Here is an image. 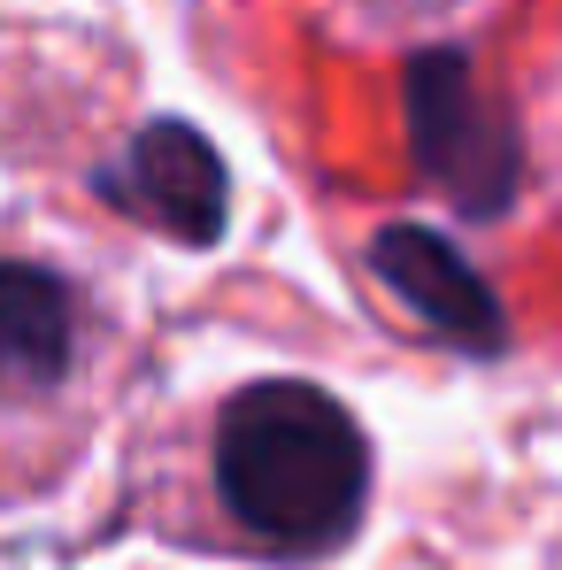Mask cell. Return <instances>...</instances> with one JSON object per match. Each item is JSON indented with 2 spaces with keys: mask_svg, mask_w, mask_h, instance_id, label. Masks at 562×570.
Instances as JSON below:
<instances>
[{
  "mask_svg": "<svg viewBox=\"0 0 562 570\" xmlns=\"http://www.w3.org/2000/svg\"><path fill=\"white\" fill-rule=\"evenodd\" d=\"M216 501L231 524L293 563L339 556L371 509V440L308 379H255L216 409Z\"/></svg>",
  "mask_w": 562,
  "mask_h": 570,
  "instance_id": "1",
  "label": "cell"
},
{
  "mask_svg": "<svg viewBox=\"0 0 562 570\" xmlns=\"http://www.w3.org/2000/svg\"><path fill=\"white\" fill-rule=\"evenodd\" d=\"M401 124H408L416 170L447 193L463 216H501L516 200L524 147H516V124L501 116V100L477 86L470 55L424 47L401 70Z\"/></svg>",
  "mask_w": 562,
  "mask_h": 570,
  "instance_id": "2",
  "label": "cell"
},
{
  "mask_svg": "<svg viewBox=\"0 0 562 570\" xmlns=\"http://www.w3.org/2000/svg\"><path fill=\"white\" fill-rule=\"evenodd\" d=\"M93 193L116 216L147 224V232H162L178 247H216L224 224H231V170L208 147V131L186 124V116L139 124L131 147L93 170Z\"/></svg>",
  "mask_w": 562,
  "mask_h": 570,
  "instance_id": "3",
  "label": "cell"
},
{
  "mask_svg": "<svg viewBox=\"0 0 562 570\" xmlns=\"http://www.w3.org/2000/svg\"><path fill=\"white\" fill-rule=\"evenodd\" d=\"M371 278L447 347L463 355H501L509 347V316L493 301V285L470 271V255H455L432 224H385L371 239Z\"/></svg>",
  "mask_w": 562,
  "mask_h": 570,
  "instance_id": "4",
  "label": "cell"
},
{
  "mask_svg": "<svg viewBox=\"0 0 562 570\" xmlns=\"http://www.w3.org/2000/svg\"><path fill=\"white\" fill-rule=\"evenodd\" d=\"M0 363L23 393L62 385L78 363V293L31 255H16L0 278Z\"/></svg>",
  "mask_w": 562,
  "mask_h": 570,
  "instance_id": "5",
  "label": "cell"
},
{
  "mask_svg": "<svg viewBox=\"0 0 562 570\" xmlns=\"http://www.w3.org/2000/svg\"><path fill=\"white\" fill-rule=\"evenodd\" d=\"M377 23H424V16H455L463 0H363Z\"/></svg>",
  "mask_w": 562,
  "mask_h": 570,
  "instance_id": "6",
  "label": "cell"
}]
</instances>
